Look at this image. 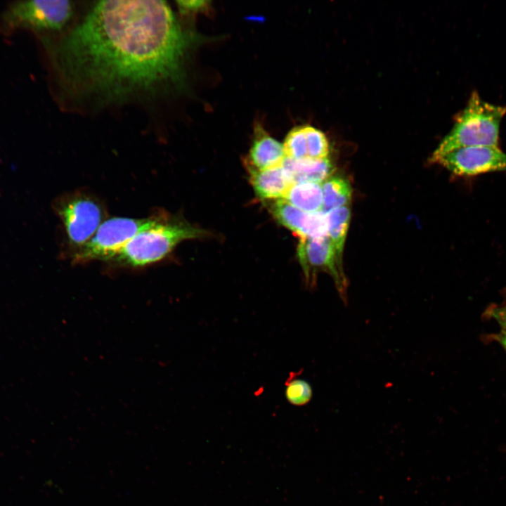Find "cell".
<instances>
[{
    "label": "cell",
    "instance_id": "9",
    "mask_svg": "<svg viewBox=\"0 0 506 506\" xmlns=\"http://www.w3.org/2000/svg\"><path fill=\"white\" fill-rule=\"evenodd\" d=\"M270 210L280 224L292 231L300 239L327 235V214L321 211L306 212L283 199L276 200L272 203Z\"/></svg>",
    "mask_w": 506,
    "mask_h": 506
},
{
    "label": "cell",
    "instance_id": "16",
    "mask_svg": "<svg viewBox=\"0 0 506 506\" xmlns=\"http://www.w3.org/2000/svg\"><path fill=\"white\" fill-rule=\"evenodd\" d=\"M285 157L300 160L308 157L304 126L290 130L283 143Z\"/></svg>",
    "mask_w": 506,
    "mask_h": 506
},
{
    "label": "cell",
    "instance_id": "1",
    "mask_svg": "<svg viewBox=\"0 0 506 506\" xmlns=\"http://www.w3.org/2000/svg\"><path fill=\"white\" fill-rule=\"evenodd\" d=\"M189 41L166 1L93 2L52 46L63 99L92 113L163 98L182 80Z\"/></svg>",
    "mask_w": 506,
    "mask_h": 506
},
{
    "label": "cell",
    "instance_id": "15",
    "mask_svg": "<svg viewBox=\"0 0 506 506\" xmlns=\"http://www.w3.org/2000/svg\"><path fill=\"white\" fill-rule=\"evenodd\" d=\"M326 214L328 223L327 235L332 242L339 259L342 261L351 216L350 207L346 205L335 209Z\"/></svg>",
    "mask_w": 506,
    "mask_h": 506
},
{
    "label": "cell",
    "instance_id": "11",
    "mask_svg": "<svg viewBox=\"0 0 506 506\" xmlns=\"http://www.w3.org/2000/svg\"><path fill=\"white\" fill-rule=\"evenodd\" d=\"M285 155L283 143L271 137L260 126L254 128V138L247 160V167L264 170L282 164Z\"/></svg>",
    "mask_w": 506,
    "mask_h": 506
},
{
    "label": "cell",
    "instance_id": "13",
    "mask_svg": "<svg viewBox=\"0 0 506 506\" xmlns=\"http://www.w3.org/2000/svg\"><path fill=\"white\" fill-rule=\"evenodd\" d=\"M283 200L306 212L321 211L323 202L322 186L308 182L294 183Z\"/></svg>",
    "mask_w": 506,
    "mask_h": 506
},
{
    "label": "cell",
    "instance_id": "3",
    "mask_svg": "<svg viewBox=\"0 0 506 506\" xmlns=\"http://www.w3.org/2000/svg\"><path fill=\"white\" fill-rule=\"evenodd\" d=\"M505 115V106L489 103L473 92L451 131L432 153L431 162L461 148L498 146L500 122Z\"/></svg>",
    "mask_w": 506,
    "mask_h": 506
},
{
    "label": "cell",
    "instance_id": "7",
    "mask_svg": "<svg viewBox=\"0 0 506 506\" xmlns=\"http://www.w3.org/2000/svg\"><path fill=\"white\" fill-rule=\"evenodd\" d=\"M297 257L306 282L309 285L314 284L318 272L327 273L332 277L342 297L346 299V280L342 263L339 259L328 235L300 239L297 247Z\"/></svg>",
    "mask_w": 506,
    "mask_h": 506
},
{
    "label": "cell",
    "instance_id": "21",
    "mask_svg": "<svg viewBox=\"0 0 506 506\" xmlns=\"http://www.w3.org/2000/svg\"><path fill=\"white\" fill-rule=\"evenodd\" d=\"M500 342L506 350V332L500 335Z\"/></svg>",
    "mask_w": 506,
    "mask_h": 506
},
{
    "label": "cell",
    "instance_id": "6",
    "mask_svg": "<svg viewBox=\"0 0 506 506\" xmlns=\"http://www.w3.org/2000/svg\"><path fill=\"white\" fill-rule=\"evenodd\" d=\"M157 216V214L143 219L113 217L105 220L86 244L72 252V263L110 261L139 231L152 224Z\"/></svg>",
    "mask_w": 506,
    "mask_h": 506
},
{
    "label": "cell",
    "instance_id": "10",
    "mask_svg": "<svg viewBox=\"0 0 506 506\" xmlns=\"http://www.w3.org/2000/svg\"><path fill=\"white\" fill-rule=\"evenodd\" d=\"M249 181L255 193L263 200L283 199L293 183L286 170L279 165L257 170L247 167Z\"/></svg>",
    "mask_w": 506,
    "mask_h": 506
},
{
    "label": "cell",
    "instance_id": "19",
    "mask_svg": "<svg viewBox=\"0 0 506 506\" xmlns=\"http://www.w3.org/2000/svg\"><path fill=\"white\" fill-rule=\"evenodd\" d=\"M177 3L182 11L191 13L203 10L207 6L205 4L207 2L203 1H179Z\"/></svg>",
    "mask_w": 506,
    "mask_h": 506
},
{
    "label": "cell",
    "instance_id": "17",
    "mask_svg": "<svg viewBox=\"0 0 506 506\" xmlns=\"http://www.w3.org/2000/svg\"><path fill=\"white\" fill-rule=\"evenodd\" d=\"M304 130L306 140L308 157L312 159L327 158L330 148L325 134L321 131L309 125H304Z\"/></svg>",
    "mask_w": 506,
    "mask_h": 506
},
{
    "label": "cell",
    "instance_id": "18",
    "mask_svg": "<svg viewBox=\"0 0 506 506\" xmlns=\"http://www.w3.org/2000/svg\"><path fill=\"white\" fill-rule=\"evenodd\" d=\"M285 394L290 404L302 406L309 403L313 391L308 382L303 379L294 378L286 384Z\"/></svg>",
    "mask_w": 506,
    "mask_h": 506
},
{
    "label": "cell",
    "instance_id": "20",
    "mask_svg": "<svg viewBox=\"0 0 506 506\" xmlns=\"http://www.w3.org/2000/svg\"><path fill=\"white\" fill-rule=\"evenodd\" d=\"M500 309L496 314V318L504 328V332H506V306Z\"/></svg>",
    "mask_w": 506,
    "mask_h": 506
},
{
    "label": "cell",
    "instance_id": "2",
    "mask_svg": "<svg viewBox=\"0 0 506 506\" xmlns=\"http://www.w3.org/2000/svg\"><path fill=\"white\" fill-rule=\"evenodd\" d=\"M204 234L180 218L157 213L154 222L139 231L108 263L117 268L145 267L164 259L181 242Z\"/></svg>",
    "mask_w": 506,
    "mask_h": 506
},
{
    "label": "cell",
    "instance_id": "12",
    "mask_svg": "<svg viewBox=\"0 0 506 506\" xmlns=\"http://www.w3.org/2000/svg\"><path fill=\"white\" fill-rule=\"evenodd\" d=\"M282 167L288 173L293 183H322L331 176L335 167L328 158L312 159L309 157L294 160L285 157Z\"/></svg>",
    "mask_w": 506,
    "mask_h": 506
},
{
    "label": "cell",
    "instance_id": "5",
    "mask_svg": "<svg viewBox=\"0 0 506 506\" xmlns=\"http://www.w3.org/2000/svg\"><path fill=\"white\" fill-rule=\"evenodd\" d=\"M76 6L71 1H21L11 4L2 15L5 29L27 28L56 32L69 27L74 20Z\"/></svg>",
    "mask_w": 506,
    "mask_h": 506
},
{
    "label": "cell",
    "instance_id": "4",
    "mask_svg": "<svg viewBox=\"0 0 506 506\" xmlns=\"http://www.w3.org/2000/svg\"><path fill=\"white\" fill-rule=\"evenodd\" d=\"M73 251L86 244L96 233L106 217V208L93 193L78 189L63 195L56 204Z\"/></svg>",
    "mask_w": 506,
    "mask_h": 506
},
{
    "label": "cell",
    "instance_id": "14",
    "mask_svg": "<svg viewBox=\"0 0 506 506\" xmlns=\"http://www.w3.org/2000/svg\"><path fill=\"white\" fill-rule=\"evenodd\" d=\"M321 186L323 197L321 212L327 214L335 209L349 205L352 190L348 180L340 176H331Z\"/></svg>",
    "mask_w": 506,
    "mask_h": 506
},
{
    "label": "cell",
    "instance_id": "8",
    "mask_svg": "<svg viewBox=\"0 0 506 506\" xmlns=\"http://www.w3.org/2000/svg\"><path fill=\"white\" fill-rule=\"evenodd\" d=\"M435 162L455 175L472 176L506 171V153L498 146L466 147L454 150L441 156Z\"/></svg>",
    "mask_w": 506,
    "mask_h": 506
}]
</instances>
